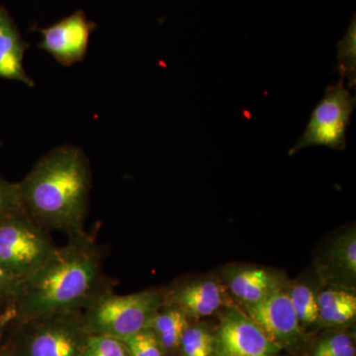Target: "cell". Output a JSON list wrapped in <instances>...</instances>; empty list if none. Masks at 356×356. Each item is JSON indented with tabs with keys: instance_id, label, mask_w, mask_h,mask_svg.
Returning <instances> with one entry per match:
<instances>
[{
	"instance_id": "cell-22",
	"label": "cell",
	"mask_w": 356,
	"mask_h": 356,
	"mask_svg": "<svg viewBox=\"0 0 356 356\" xmlns=\"http://www.w3.org/2000/svg\"><path fill=\"white\" fill-rule=\"evenodd\" d=\"M314 356H355V346L348 334H334L318 344Z\"/></svg>"
},
{
	"instance_id": "cell-21",
	"label": "cell",
	"mask_w": 356,
	"mask_h": 356,
	"mask_svg": "<svg viewBox=\"0 0 356 356\" xmlns=\"http://www.w3.org/2000/svg\"><path fill=\"white\" fill-rule=\"evenodd\" d=\"M83 356H129L125 344L118 339L90 334Z\"/></svg>"
},
{
	"instance_id": "cell-24",
	"label": "cell",
	"mask_w": 356,
	"mask_h": 356,
	"mask_svg": "<svg viewBox=\"0 0 356 356\" xmlns=\"http://www.w3.org/2000/svg\"><path fill=\"white\" fill-rule=\"evenodd\" d=\"M0 356H10L8 353H0Z\"/></svg>"
},
{
	"instance_id": "cell-23",
	"label": "cell",
	"mask_w": 356,
	"mask_h": 356,
	"mask_svg": "<svg viewBox=\"0 0 356 356\" xmlns=\"http://www.w3.org/2000/svg\"><path fill=\"white\" fill-rule=\"evenodd\" d=\"M21 281L22 280L11 275L8 271L0 266V300L13 303L14 298L17 295Z\"/></svg>"
},
{
	"instance_id": "cell-9",
	"label": "cell",
	"mask_w": 356,
	"mask_h": 356,
	"mask_svg": "<svg viewBox=\"0 0 356 356\" xmlns=\"http://www.w3.org/2000/svg\"><path fill=\"white\" fill-rule=\"evenodd\" d=\"M215 341L220 356H277L281 350L254 321L236 313L225 318Z\"/></svg>"
},
{
	"instance_id": "cell-8",
	"label": "cell",
	"mask_w": 356,
	"mask_h": 356,
	"mask_svg": "<svg viewBox=\"0 0 356 356\" xmlns=\"http://www.w3.org/2000/svg\"><path fill=\"white\" fill-rule=\"evenodd\" d=\"M248 318L280 348L298 341L301 329L289 293L273 286L261 301L248 305Z\"/></svg>"
},
{
	"instance_id": "cell-26",
	"label": "cell",
	"mask_w": 356,
	"mask_h": 356,
	"mask_svg": "<svg viewBox=\"0 0 356 356\" xmlns=\"http://www.w3.org/2000/svg\"><path fill=\"white\" fill-rule=\"evenodd\" d=\"M0 337H1V331H0Z\"/></svg>"
},
{
	"instance_id": "cell-5",
	"label": "cell",
	"mask_w": 356,
	"mask_h": 356,
	"mask_svg": "<svg viewBox=\"0 0 356 356\" xmlns=\"http://www.w3.org/2000/svg\"><path fill=\"white\" fill-rule=\"evenodd\" d=\"M58 247L27 214L0 222V266L23 280L43 266Z\"/></svg>"
},
{
	"instance_id": "cell-4",
	"label": "cell",
	"mask_w": 356,
	"mask_h": 356,
	"mask_svg": "<svg viewBox=\"0 0 356 356\" xmlns=\"http://www.w3.org/2000/svg\"><path fill=\"white\" fill-rule=\"evenodd\" d=\"M163 303L153 291L116 295L108 290L84 309V324L90 334L123 339L147 329Z\"/></svg>"
},
{
	"instance_id": "cell-25",
	"label": "cell",
	"mask_w": 356,
	"mask_h": 356,
	"mask_svg": "<svg viewBox=\"0 0 356 356\" xmlns=\"http://www.w3.org/2000/svg\"><path fill=\"white\" fill-rule=\"evenodd\" d=\"M1 318H2V316H1V314H0V321H1Z\"/></svg>"
},
{
	"instance_id": "cell-16",
	"label": "cell",
	"mask_w": 356,
	"mask_h": 356,
	"mask_svg": "<svg viewBox=\"0 0 356 356\" xmlns=\"http://www.w3.org/2000/svg\"><path fill=\"white\" fill-rule=\"evenodd\" d=\"M180 348L184 356H214L216 341L205 327H188Z\"/></svg>"
},
{
	"instance_id": "cell-1",
	"label": "cell",
	"mask_w": 356,
	"mask_h": 356,
	"mask_svg": "<svg viewBox=\"0 0 356 356\" xmlns=\"http://www.w3.org/2000/svg\"><path fill=\"white\" fill-rule=\"evenodd\" d=\"M102 273V257L95 241L83 232L69 236L50 259L21 281L13 302L18 321L65 312H83L108 291Z\"/></svg>"
},
{
	"instance_id": "cell-7",
	"label": "cell",
	"mask_w": 356,
	"mask_h": 356,
	"mask_svg": "<svg viewBox=\"0 0 356 356\" xmlns=\"http://www.w3.org/2000/svg\"><path fill=\"white\" fill-rule=\"evenodd\" d=\"M96 24L89 21L83 10H77L55 24L41 28L43 36L39 48L48 51L64 67L83 62L88 53L89 38Z\"/></svg>"
},
{
	"instance_id": "cell-19",
	"label": "cell",
	"mask_w": 356,
	"mask_h": 356,
	"mask_svg": "<svg viewBox=\"0 0 356 356\" xmlns=\"http://www.w3.org/2000/svg\"><path fill=\"white\" fill-rule=\"evenodd\" d=\"M125 344L129 356H163V350L151 330H143L119 339Z\"/></svg>"
},
{
	"instance_id": "cell-17",
	"label": "cell",
	"mask_w": 356,
	"mask_h": 356,
	"mask_svg": "<svg viewBox=\"0 0 356 356\" xmlns=\"http://www.w3.org/2000/svg\"><path fill=\"white\" fill-rule=\"evenodd\" d=\"M289 296L300 323L312 324L318 320V301L313 290L305 285H296L292 288Z\"/></svg>"
},
{
	"instance_id": "cell-13",
	"label": "cell",
	"mask_w": 356,
	"mask_h": 356,
	"mask_svg": "<svg viewBox=\"0 0 356 356\" xmlns=\"http://www.w3.org/2000/svg\"><path fill=\"white\" fill-rule=\"evenodd\" d=\"M318 318L327 324L343 325L355 318L356 297L343 290L329 289L317 297Z\"/></svg>"
},
{
	"instance_id": "cell-10",
	"label": "cell",
	"mask_w": 356,
	"mask_h": 356,
	"mask_svg": "<svg viewBox=\"0 0 356 356\" xmlns=\"http://www.w3.org/2000/svg\"><path fill=\"white\" fill-rule=\"evenodd\" d=\"M29 44L21 36L17 26L6 9L0 6V77L20 81L33 88L35 83L23 67Z\"/></svg>"
},
{
	"instance_id": "cell-12",
	"label": "cell",
	"mask_w": 356,
	"mask_h": 356,
	"mask_svg": "<svg viewBox=\"0 0 356 356\" xmlns=\"http://www.w3.org/2000/svg\"><path fill=\"white\" fill-rule=\"evenodd\" d=\"M188 327L187 314L179 307L175 306L156 312L147 329L154 332L163 350H172L180 346L182 337Z\"/></svg>"
},
{
	"instance_id": "cell-11",
	"label": "cell",
	"mask_w": 356,
	"mask_h": 356,
	"mask_svg": "<svg viewBox=\"0 0 356 356\" xmlns=\"http://www.w3.org/2000/svg\"><path fill=\"white\" fill-rule=\"evenodd\" d=\"M173 303L186 314L197 317L210 316L222 305L221 288L211 280L186 285L175 292Z\"/></svg>"
},
{
	"instance_id": "cell-20",
	"label": "cell",
	"mask_w": 356,
	"mask_h": 356,
	"mask_svg": "<svg viewBox=\"0 0 356 356\" xmlns=\"http://www.w3.org/2000/svg\"><path fill=\"white\" fill-rule=\"evenodd\" d=\"M332 259L337 267L355 278L356 274V238L355 233L341 236L332 250Z\"/></svg>"
},
{
	"instance_id": "cell-14",
	"label": "cell",
	"mask_w": 356,
	"mask_h": 356,
	"mask_svg": "<svg viewBox=\"0 0 356 356\" xmlns=\"http://www.w3.org/2000/svg\"><path fill=\"white\" fill-rule=\"evenodd\" d=\"M273 287L270 275L264 269H243L236 273L229 281L232 292L248 305L261 301Z\"/></svg>"
},
{
	"instance_id": "cell-3",
	"label": "cell",
	"mask_w": 356,
	"mask_h": 356,
	"mask_svg": "<svg viewBox=\"0 0 356 356\" xmlns=\"http://www.w3.org/2000/svg\"><path fill=\"white\" fill-rule=\"evenodd\" d=\"M10 356H83L90 336L83 312H65L19 321Z\"/></svg>"
},
{
	"instance_id": "cell-18",
	"label": "cell",
	"mask_w": 356,
	"mask_h": 356,
	"mask_svg": "<svg viewBox=\"0 0 356 356\" xmlns=\"http://www.w3.org/2000/svg\"><path fill=\"white\" fill-rule=\"evenodd\" d=\"M25 213L18 182H10L0 177V222Z\"/></svg>"
},
{
	"instance_id": "cell-2",
	"label": "cell",
	"mask_w": 356,
	"mask_h": 356,
	"mask_svg": "<svg viewBox=\"0 0 356 356\" xmlns=\"http://www.w3.org/2000/svg\"><path fill=\"white\" fill-rule=\"evenodd\" d=\"M90 165L81 147L51 149L18 182L28 216L47 232L83 234L92 184Z\"/></svg>"
},
{
	"instance_id": "cell-6",
	"label": "cell",
	"mask_w": 356,
	"mask_h": 356,
	"mask_svg": "<svg viewBox=\"0 0 356 356\" xmlns=\"http://www.w3.org/2000/svg\"><path fill=\"white\" fill-rule=\"evenodd\" d=\"M355 105V96L343 86V79L334 86H327L324 97L312 112L305 132L290 149L289 154L311 146L346 149V131Z\"/></svg>"
},
{
	"instance_id": "cell-15",
	"label": "cell",
	"mask_w": 356,
	"mask_h": 356,
	"mask_svg": "<svg viewBox=\"0 0 356 356\" xmlns=\"http://www.w3.org/2000/svg\"><path fill=\"white\" fill-rule=\"evenodd\" d=\"M337 72L341 79H348V88H355L356 84V24L355 17L351 21L348 32L337 44Z\"/></svg>"
}]
</instances>
